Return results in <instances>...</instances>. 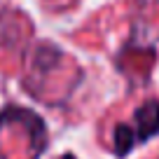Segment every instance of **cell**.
Instances as JSON below:
<instances>
[{
	"mask_svg": "<svg viewBox=\"0 0 159 159\" xmlns=\"http://www.w3.org/2000/svg\"><path fill=\"white\" fill-rule=\"evenodd\" d=\"M56 159H75V154L73 152H63L61 157H56Z\"/></svg>",
	"mask_w": 159,
	"mask_h": 159,
	"instance_id": "obj_2",
	"label": "cell"
},
{
	"mask_svg": "<svg viewBox=\"0 0 159 159\" xmlns=\"http://www.w3.org/2000/svg\"><path fill=\"white\" fill-rule=\"evenodd\" d=\"M159 136V98H148L134 110V119L119 122L112 134V152L115 157L124 159L131 150L150 143Z\"/></svg>",
	"mask_w": 159,
	"mask_h": 159,
	"instance_id": "obj_1",
	"label": "cell"
}]
</instances>
